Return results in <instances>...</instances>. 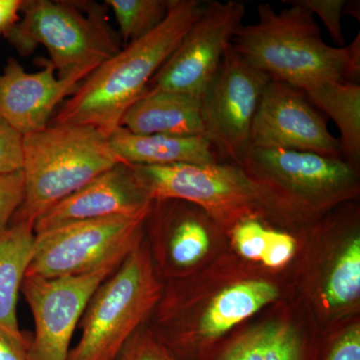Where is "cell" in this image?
Instances as JSON below:
<instances>
[{"mask_svg":"<svg viewBox=\"0 0 360 360\" xmlns=\"http://www.w3.org/2000/svg\"><path fill=\"white\" fill-rule=\"evenodd\" d=\"M120 25L125 45L146 37L160 26L169 11L170 0H106Z\"/></svg>","mask_w":360,"mask_h":360,"instance_id":"obj_20","label":"cell"},{"mask_svg":"<svg viewBox=\"0 0 360 360\" xmlns=\"http://www.w3.org/2000/svg\"><path fill=\"white\" fill-rule=\"evenodd\" d=\"M184 213L172 226L168 241L170 260L179 267L196 264L210 246V233L202 219L187 212Z\"/></svg>","mask_w":360,"mask_h":360,"instance_id":"obj_21","label":"cell"},{"mask_svg":"<svg viewBox=\"0 0 360 360\" xmlns=\"http://www.w3.org/2000/svg\"><path fill=\"white\" fill-rule=\"evenodd\" d=\"M359 1H354L352 4L347 1L345 4V9H343V15L345 14H352L354 18H357L359 20Z\"/></svg>","mask_w":360,"mask_h":360,"instance_id":"obj_34","label":"cell"},{"mask_svg":"<svg viewBox=\"0 0 360 360\" xmlns=\"http://www.w3.org/2000/svg\"><path fill=\"white\" fill-rule=\"evenodd\" d=\"M328 360H360L359 328L350 329L338 341Z\"/></svg>","mask_w":360,"mask_h":360,"instance_id":"obj_31","label":"cell"},{"mask_svg":"<svg viewBox=\"0 0 360 360\" xmlns=\"http://www.w3.org/2000/svg\"><path fill=\"white\" fill-rule=\"evenodd\" d=\"M314 108H321L340 132L343 158L352 165L360 160V85L330 82L304 90Z\"/></svg>","mask_w":360,"mask_h":360,"instance_id":"obj_18","label":"cell"},{"mask_svg":"<svg viewBox=\"0 0 360 360\" xmlns=\"http://www.w3.org/2000/svg\"><path fill=\"white\" fill-rule=\"evenodd\" d=\"M122 127L136 134L203 136L201 98L148 91L125 112Z\"/></svg>","mask_w":360,"mask_h":360,"instance_id":"obj_15","label":"cell"},{"mask_svg":"<svg viewBox=\"0 0 360 360\" xmlns=\"http://www.w3.org/2000/svg\"><path fill=\"white\" fill-rule=\"evenodd\" d=\"M34 238V222H13L0 229V331L25 349L30 338L20 330L16 309Z\"/></svg>","mask_w":360,"mask_h":360,"instance_id":"obj_16","label":"cell"},{"mask_svg":"<svg viewBox=\"0 0 360 360\" xmlns=\"http://www.w3.org/2000/svg\"><path fill=\"white\" fill-rule=\"evenodd\" d=\"M288 8L276 11L258 4L257 21L241 25L232 46L246 63L272 80L304 90L326 82L359 84L360 35L342 47L323 41L314 14L288 0Z\"/></svg>","mask_w":360,"mask_h":360,"instance_id":"obj_1","label":"cell"},{"mask_svg":"<svg viewBox=\"0 0 360 360\" xmlns=\"http://www.w3.org/2000/svg\"><path fill=\"white\" fill-rule=\"evenodd\" d=\"M115 360H182L150 331L137 330Z\"/></svg>","mask_w":360,"mask_h":360,"instance_id":"obj_23","label":"cell"},{"mask_svg":"<svg viewBox=\"0 0 360 360\" xmlns=\"http://www.w3.org/2000/svg\"><path fill=\"white\" fill-rule=\"evenodd\" d=\"M18 25L6 37L21 54L37 44L49 51L59 77L94 71L120 51L110 26L90 4L26 0Z\"/></svg>","mask_w":360,"mask_h":360,"instance_id":"obj_5","label":"cell"},{"mask_svg":"<svg viewBox=\"0 0 360 360\" xmlns=\"http://www.w3.org/2000/svg\"><path fill=\"white\" fill-rule=\"evenodd\" d=\"M108 143L115 155L127 165L219 162V155L205 136L136 134L120 127L108 136Z\"/></svg>","mask_w":360,"mask_h":360,"instance_id":"obj_17","label":"cell"},{"mask_svg":"<svg viewBox=\"0 0 360 360\" xmlns=\"http://www.w3.org/2000/svg\"><path fill=\"white\" fill-rule=\"evenodd\" d=\"M49 61L44 70L30 73L16 59L9 58L0 73V115L26 135L49 125L52 112L70 97L92 70L56 77Z\"/></svg>","mask_w":360,"mask_h":360,"instance_id":"obj_14","label":"cell"},{"mask_svg":"<svg viewBox=\"0 0 360 360\" xmlns=\"http://www.w3.org/2000/svg\"><path fill=\"white\" fill-rule=\"evenodd\" d=\"M148 217L82 220L35 233L25 276L58 278L120 265L141 245Z\"/></svg>","mask_w":360,"mask_h":360,"instance_id":"obj_7","label":"cell"},{"mask_svg":"<svg viewBox=\"0 0 360 360\" xmlns=\"http://www.w3.org/2000/svg\"><path fill=\"white\" fill-rule=\"evenodd\" d=\"M25 198L22 170L0 174V229L11 224Z\"/></svg>","mask_w":360,"mask_h":360,"instance_id":"obj_26","label":"cell"},{"mask_svg":"<svg viewBox=\"0 0 360 360\" xmlns=\"http://www.w3.org/2000/svg\"><path fill=\"white\" fill-rule=\"evenodd\" d=\"M250 148L281 149L343 158L340 139L307 94L284 82L270 80L251 129Z\"/></svg>","mask_w":360,"mask_h":360,"instance_id":"obj_12","label":"cell"},{"mask_svg":"<svg viewBox=\"0 0 360 360\" xmlns=\"http://www.w3.org/2000/svg\"><path fill=\"white\" fill-rule=\"evenodd\" d=\"M130 167L153 202L191 203L217 224H236L272 206L264 189L236 163Z\"/></svg>","mask_w":360,"mask_h":360,"instance_id":"obj_6","label":"cell"},{"mask_svg":"<svg viewBox=\"0 0 360 360\" xmlns=\"http://www.w3.org/2000/svg\"><path fill=\"white\" fill-rule=\"evenodd\" d=\"M360 240L354 238L335 264L326 284V298L331 307L347 304L359 295Z\"/></svg>","mask_w":360,"mask_h":360,"instance_id":"obj_22","label":"cell"},{"mask_svg":"<svg viewBox=\"0 0 360 360\" xmlns=\"http://www.w3.org/2000/svg\"><path fill=\"white\" fill-rule=\"evenodd\" d=\"M0 360H26V349L0 331Z\"/></svg>","mask_w":360,"mask_h":360,"instance_id":"obj_33","label":"cell"},{"mask_svg":"<svg viewBox=\"0 0 360 360\" xmlns=\"http://www.w3.org/2000/svg\"><path fill=\"white\" fill-rule=\"evenodd\" d=\"M153 206L130 165L118 163L40 215L34 232L82 220L146 217Z\"/></svg>","mask_w":360,"mask_h":360,"instance_id":"obj_13","label":"cell"},{"mask_svg":"<svg viewBox=\"0 0 360 360\" xmlns=\"http://www.w3.org/2000/svg\"><path fill=\"white\" fill-rule=\"evenodd\" d=\"M124 163L94 127L56 123L23 135L25 198L11 224L32 221L78 189Z\"/></svg>","mask_w":360,"mask_h":360,"instance_id":"obj_3","label":"cell"},{"mask_svg":"<svg viewBox=\"0 0 360 360\" xmlns=\"http://www.w3.org/2000/svg\"><path fill=\"white\" fill-rule=\"evenodd\" d=\"M295 250V239L288 234L269 229L262 260L266 266H283L290 262Z\"/></svg>","mask_w":360,"mask_h":360,"instance_id":"obj_29","label":"cell"},{"mask_svg":"<svg viewBox=\"0 0 360 360\" xmlns=\"http://www.w3.org/2000/svg\"><path fill=\"white\" fill-rule=\"evenodd\" d=\"M314 15L319 16L328 30L331 39L340 47L345 46L341 18L347 0H295Z\"/></svg>","mask_w":360,"mask_h":360,"instance_id":"obj_27","label":"cell"},{"mask_svg":"<svg viewBox=\"0 0 360 360\" xmlns=\"http://www.w3.org/2000/svg\"><path fill=\"white\" fill-rule=\"evenodd\" d=\"M161 295L150 251L141 241L90 298L68 360H115Z\"/></svg>","mask_w":360,"mask_h":360,"instance_id":"obj_4","label":"cell"},{"mask_svg":"<svg viewBox=\"0 0 360 360\" xmlns=\"http://www.w3.org/2000/svg\"><path fill=\"white\" fill-rule=\"evenodd\" d=\"M267 231L269 229L262 224L257 214L236 222L233 239L239 253L248 259L259 260L264 252Z\"/></svg>","mask_w":360,"mask_h":360,"instance_id":"obj_24","label":"cell"},{"mask_svg":"<svg viewBox=\"0 0 360 360\" xmlns=\"http://www.w3.org/2000/svg\"><path fill=\"white\" fill-rule=\"evenodd\" d=\"M270 80L229 45L201 96L203 136L219 158L238 163L250 149L253 120Z\"/></svg>","mask_w":360,"mask_h":360,"instance_id":"obj_9","label":"cell"},{"mask_svg":"<svg viewBox=\"0 0 360 360\" xmlns=\"http://www.w3.org/2000/svg\"><path fill=\"white\" fill-rule=\"evenodd\" d=\"M278 291L265 281H245L215 296L200 321V333L207 338L224 335L276 300Z\"/></svg>","mask_w":360,"mask_h":360,"instance_id":"obj_19","label":"cell"},{"mask_svg":"<svg viewBox=\"0 0 360 360\" xmlns=\"http://www.w3.org/2000/svg\"><path fill=\"white\" fill-rule=\"evenodd\" d=\"M266 338L267 328L248 333L227 350L224 360H264Z\"/></svg>","mask_w":360,"mask_h":360,"instance_id":"obj_30","label":"cell"},{"mask_svg":"<svg viewBox=\"0 0 360 360\" xmlns=\"http://www.w3.org/2000/svg\"><path fill=\"white\" fill-rule=\"evenodd\" d=\"M120 267L106 266L80 276H25L21 292L32 310L35 333L26 360H68L75 328L90 298Z\"/></svg>","mask_w":360,"mask_h":360,"instance_id":"obj_11","label":"cell"},{"mask_svg":"<svg viewBox=\"0 0 360 360\" xmlns=\"http://www.w3.org/2000/svg\"><path fill=\"white\" fill-rule=\"evenodd\" d=\"M239 167L264 189L271 202L321 210L354 193L357 172L343 158L281 149L250 148Z\"/></svg>","mask_w":360,"mask_h":360,"instance_id":"obj_8","label":"cell"},{"mask_svg":"<svg viewBox=\"0 0 360 360\" xmlns=\"http://www.w3.org/2000/svg\"><path fill=\"white\" fill-rule=\"evenodd\" d=\"M23 167V135L0 115V174L20 172Z\"/></svg>","mask_w":360,"mask_h":360,"instance_id":"obj_25","label":"cell"},{"mask_svg":"<svg viewBox=\"0 0 360 360\" xmlns=\"http://www.w3.org/2000/svg\"><path fill=\"white\" fill-rule=\"evenodd\" d=\"M245 13V4L236 0L205 2L202 13L151 79L146 92H176L201 98Z\"/></svg>","mask_w":360,"mask_h":360,"instance_id":"obj_10","label":"cell"},{"mask_svg":"<svg viewBox=\"0 0 360 360\" xmlns=\"http://www.w3.org/2000/svg\"><path fill=\"white\" fill-rule=\"evenodd\" d=\"M23 0H0V34L6 35L20 20Z\"/></svg>","mask_w":360,"mask_h":360,"instance_id":"obj_32","label":"cell"},{"mask_svg":"<svg viewBox=\"0 0 360 360\" xmlns=\"http://www.w3.org/2000/svg\"><path fill=\"white\" fill-rule=\"evenodd\" d=\"M264 360H300V340L286 326L267 328Z\"/></svg>","mask_w":360,"mask_h":360,"instance_id":"obj_28","label":"cell"},{"mask_svg":"<svg viewBox=\"0 0 360 360\" xmlns=\"http://www.w3.org/2000/svg\"><path fill=\"white\" fill-rule=\"evenodd\" d=\"M205 6L200 0H170L163 22L97 66L65 101L56 122L94 127L108 139L122 127L130 106L146 94Z\"/></svg>","mask_w":360,"mask_h":360,"instance_id":"obj_2","label":"cell"}]
</instances>
